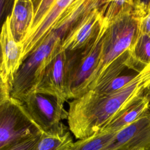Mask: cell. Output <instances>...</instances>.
Wrapping results in <instances>:
<instances>
[{"label":"cell","mask_w":150,"mask_h":150,"mask_svg":"<svg viewBox=\"0 0 150 150\" xmlns=\"http://www.w3.org/2000/svg\"><path fill=\"white\" fill-rule=\"evenodd\" d=\"M150 85V64L128 84L111 93L90 90L69 104V128L82 139L100 131L122 108L144 95Z\"/></svg>","instance_id":"6da1fadb"},{"label":"cell","mask_w":150,"mask_h":150,"mask_svg":"<svg viewBox=\"0 0 150 150\" xmlns=\"http://www.w3.org/2000/svg\"><path fill=\"white\" fill-rule=\"evenodd\" d=\"M62 39L52 30L40 45L21 64L11 86V96L22 101L34 92L40 77L50 62L60 51Z\"/></svg>","instance_id":"7a4b0ae2"},{"label":"cell","mask_w":150,"mask_h":150,"mask_svg":"<svg viewBox=\"0 0 150 150\" xmlns=\"http://www.w3.org/2000/svg\"><path fill=\"white\" fill-rule=\"evenodd\" d=\"M108 24L103 18L98 34L86 46L76 50H64L66 53L67 82L70 99L77 98L86 93L98 64Z\"/></svg>","instance_id":"3957f363"},{"label":"cell","mask_w":150,"mask_h":150,"mask_svg":"<svg viewBox=\"0 0 150 150\" xmlns=\"http://www.w3.org/2000/svg\"><path fill=\"white\" fill-rule=\"evenodd\" d=\"M139 21L140 18L131 12L120 16L108 24L98 64L90 81L87 91L91 89L105 70L128 50L138 33Z\"/></svg>","instance_id":"277c9868"},{"label":"cell","mask_w":150,"mask_h":150,"mask_svg":"<svg viewBox=\"0 0 150 150\" xmlns=\"http://www.w3.org/2000/svg\"><path fill=\"white\" fill-rule=\"evenodd\" d=\"M64 100L55 96L38 92L25 96L21 102L28 115L42 132L63 135L68 131L62 120L67 118Z\"/></svg>","instance_id":"5b68a950"},{"label":"cell","mask_w":150,"mask_h":150,"mask_svg":"<svg viewBox=\"0 0 150 150\" xmlns=\"http://www.w3.org/2000/svg\"><path fill=\"white\" fill-rule=\"evenodd\" d=\"M41 132L21 101L11 96L0 105V150Z\"/></svg>","instance_id":"8992f818"},{"label":"cell","mask_w":150,"mask_h":150,"mask_svg":"<svg viewBox=\"0 0 150 150\" xmlns=\"http://www.w3.org/2000/svg\"><path fill=\"white\" fill-rule=\"evenodd\" d=\"M150 150V110L115 133L103 150Z\"/></svg>","instance_id":"52a82bcc"},{"label":"cell","mask_w":150,"mask_h":150,"mask_svg":"<svg viewBox=\"0 0 150 150\" xmlns=\"http://www.w3.org/2000/svg\"><path fill=\"white\" fill-rule=\"evenodd\" d=\"M34 92L55 96L66 101L70 99L64 50H60L47 64Z\"/></svg>","instance_id":"ba28073f"},{"label":"cell","mask_w":150,"mask_h":150,"mask_svg":"<svg viewBox=\"0 0 150 150\" xmlns=\"http://www.w3.org/2000/svg\"><path fill=\"white\" fill-rule=\"evenodd\" d=\"M104 4L94 8L81 19L62 42L60 50L80 49L93 40L103 22Z\"/></svg>","instance_id":"9c48e42d"},{"label":"cell","mask_w":150,"mask_h":150,"mask_svg":"<svg viewBox=\"0 0 150 150\" xmlns=\"http://www.w3.org/2000/svg\"><path fill=\"white\" fill-rule=\"evenodd\" d=\"M1 63V76L4 83L11 89L14 76L22 63V46L13 38L12 34L9 16L4 23L0 33Z\"/></svg>","instance_id":"30bf717a"},{"label":"cell","mask_w":150,"mask_h":150,"mask_svg":"<svg viewBox=\"0 0 150 150\" xmlns=\"http://www.w3.org/2000/svg\"><path fill=\"white\" fill-rule=\"evenodd\" d=\"M73 0H56L50 11L37 27L20 43L22 46V62L46 38L59 18Z\"/></svg>","instance_id":"8fae6325"},{"label":"cell","mask_w":150,"mask_h":150,"mask_svg":"<svg viewBox=\"0 0 150 150\" xmlns=\"http://www.w3.org/2000/svg\"><path fill=\"white\" fill-rule=\"evenodd\" d=\"M149 110L150 101L142 95L121 109L100 131L117 132L137 120Z\"/></svg>","instance_id":"7c38bea8"},{"label":"cell","mask_w":150,"mask_h":150,"mask_svg":"<svg viewBox=\"0 0 150 150\" xmlns=\"http://www.w3.org/2000/svg\"><path fill=\"white\" fill-rule=\"evenodd\" d=\"M34 6L32 0H15L9 16L10 29L14 39L21 43L32 23Z\"/></svg>","instance_id":"4fadbf2b"},{"label":"cell","mask_w":150,"mask_h":150,"mask_svg":"<svg viewBox=\"0 0 150 150\" xmlns=\"http://www.w3.org/2000/svg\"><path fill=\"white\" fill-rule=\"evenodd\" d=\"M150 64V36L139 30L128 50L127 68L138 73Z\"/></svg>","instance_id":"5bb4252c"},{"label":"cell","mask_w":150,"mask_h":150,"mask_svg":"<svg viewBox=\"0 0 150 150\" xmlns=\"http://www.w3.org/2000/svg\"><path fill=\"white\" fill-rule=\"evenodd\" d=\"M116 132L100 131L93 135L74 142L70 150H103Z\"/></svg>","instance_id":"9a60e30c"},{"label":"cell","mask_w":150,"mask_h":150,"mask_svg":"<svg viewBox=\"0 0 150 150\" xmlns=\"http://www.w3.org/2000/svg\"><path fill=\"white\" fill-rule=\"evenodd\" d=\"M103 10V18L109 23L124 14L132 12L133 0L105 1Z\"/></svg>","instance_id":"2e32d148"},{"label":"cell","mask_w":150,"mask_h":150,"mask_svg":"<svg viewBox=\"0 0 150 150\" xmlns=\"http://www.w3.org/2000/svg\"><path fill=\"white\" fill-rule=\"evenodd\" d=\"M71 140L69 131L63 135H51L42 132L36 150H60Z\"/></svg>","instance_id":"e0dca14e"},{"label":"cell","mask_w":150,"mask_h":150,"mask_svg":"<svg viewBox=\"0 0 150 150\" xmlns=\"http://www.w3.org/2000/svg\"><path fill=\"white\" fill-rule=\"evenodd\" d=\"M56 1V0L32 1L34 6V15L32 23L26 36L33 32L40 24V23L50 11Z\"/></svg>","instance_id":"ac0fdd59"},{"label":"cell","mask_w":150,"mask_h":150,"mask_svg":"<svg viewBox=\"0 0 150 150\" xmlns=\"http://www.w3.org/2000/svg\"><path fill=\"white\" fill-rule=\"evenodd\" d=\"M137 74L124 75L121 76H119L107 84L104 87L98 90L94 91L102 93H111L114 92L121 89L128 84L136 77Z\"/></svg>","instance_id":"d6986e66"},{"label":"cell","mask_w":150,"mask_h":150,"mask_svg":"<svg viewBox=\"0 0 150 150\" xmlns=\"http://www.w3.org/2000/svg\"><path fill=\"white\" fill-rule=\"evenodd\" d=\"M42 132L22 139L2 150H36Z\"/></svg>","instance_id":"ffe728a7"},{"label":"cell","mask_w":150,"mask_h":150,"mask_svg":"<svg viewBox=\"0 0 150 150\" xmlns=\"http://www.w3.org/2000/svg\"><path fill=\"white\" fill-rule=\"evenodd\" d=\"M14 1L13 0H0V33L4 23L12 12Z\"/></svg>","instance_id":"44dd1931"},{"label":"cell","mask_w":150,"mask_h":150,"mask_svg":"<svg viewBox=\"0 0 150 150\" xmlns=\"http://www.w3.org/2000/svg\"><path fill=\"white\" fill-rule=\"evenodd\" d=\"M150 11V0H133L134 14L139 18L144 17Z\"/></svg>","instance_id":"7402d4cb"},{"label":"cell","mask_w":150,"mask_h":150,"mask_svg":"<svg viewBox=\"0 0 150 150\" xmlns=\"http://www.w3.org/2000/svg\"><path fill=\"white\" fill-rule=\"evenodd\" d=\"M139 30L150 36V11L144 17L140 19Z\"/></svg>","instance_id":"603a6c76"},{"label":"cell","mask_w":150,"mask_h":150,"mask_svg":"<svg viewBox=\"0 0 150 150\" xmlns=\"http://www.w3.org/2000/svg\"><path fill=\"white\" fill-rule=\"evenodd\" d=\"M11 97V89L6 84L0 86V105Z\"/></svg>","instance_id":"cb8c5ba5"},{"label":"cell","mask_w":150,"mask_h":150,"mask_svg":"<svg viewBox=\"0 0 150 150\" xmlns=\"http://www.w3.org/2000/svg\"><path fill=\"white\" fill-rule=\"evenodd\" d=\"M73 139L69 141L67 143H66L60 150H70L71 148V146L73 144Z\"/></svg>","instance_id":"d4e9b609"},{"label":"cell","mask_w":150,"mask_h":150,"mask_svg":"<svg viewBox=\"0 0 150 150\" xmlns=\"http://www.w3.org/2000/svg\"><path fill=\"white\" fill-rule=\"evenodd\" d=\"M1 47H0V64H1ZM5 84L4 83L2 78H1V71H0V86H1L2 84Z\"/></svg>","instance_id":"484cf974"},{"label":"cell","mask_w":150,"mask_h":150,"mask_svg":"<svg viewBox=\"0 0 150 150\" xmlns=\"http://www.w3.org/2000/svg\"><path fill=\"white\" fill-rule=\"evenodd\" d=\"M140 150H146V149H140Z\"/></svg>","instance_id":"4316f807"}]
</instances>
